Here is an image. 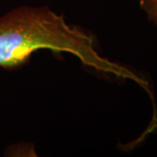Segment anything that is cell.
<instances>
[{
  "label": "cell",
  "instance_id": "cell-1",
  "mask_svg": "<svg viewBox=\"0 0 157 157\" xmlns=\"http://www.w3.org/2000/svg\"><path fill=\"white\" fill-rule=\"evenodd\" d=\"M39 49L67 52L86 66L119 78L134 80L147 88V82L136 73L101 57L92 36L69 25L61 15L48 7L21 6L0 17V67H18Z\"/></svg>",
  "mask_w": 157,
  "mask_h": 157
},
{
  "label": "cell",
  "instance_id": "cell-2",
  "mask_svg": "<svg viewBox=\"0 0 157 157\" xmlns=\"http://www.w3.org/2000/svg\"><path fill=\"white\" fill-rule=\"evenodd\" d=\"M140 6L148 21L157 26V0H140Z\"/></svg>",
  "mask_w": 157,
  "mask_h": 157
}]
</instances>
